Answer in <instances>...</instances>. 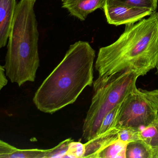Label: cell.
Here are the masks:
<instances>
[{"mask_svg": "<svg viewBox=\"0 0 158 158\" xmlns=\"http://www.w3.org/2000/svg\"><path fill=\"white\" fill-rule=\"evenodd\" d=\"M158 60V12L135 24L110 45L99 50L95 68L98 77L123 72L144 76L156 68Z\"/></svg>", "mask_w": 158, "mask_h": 158, "instance_id": "obj_1", "label": "cell"}, {"mask_svg": "<svg viewBox=\"0 0 158 158\" xmlns=\"http://www.w3.org/2000/svg\"><path fill=\"white\" fill-rule=\"evenodd\" d=\"M139 77L133 72H123L105 77H98L94 81V93L82 128L85 141L95 137L105 115L137 88Z\"/></svg>", "mask_w": 158, "mask_h": 158, "instance_id": "obj_4", "label": "cell"}, {"mask_svg": "<svg viewBox=\"0 0 158 158\" xmlns=\"http://www.w3.org/2000/svg\"><path fill=\"white\" fill-rule=\"evenodd\" d=\"M16 4V0H0L1 48L7 45Z\"/></svg>", "mask_w": 158, "mask_h": 158, "instance_id": "obj_8", "label": "cell"}, {"mask_svg": "<svg viewBox=\"0 0 158 158\" xmlns=\"http://www.w3.org/2000/svg\"><path fill=\"white\" fill-rule=\"evenodd\" d=\"M96 52L87 41L70 45L61 61L35 93L33 102L38 110L52 114L78 98L94 83Z\"/></svg>", "mask_w": 158, "mask_h": 158, "instance_id": "obj_2", "label": "cell"}, {"mask_svg": "<svg viewBox=\"0 0 158 158\" xmlns=\"http://www.w3.org/2000/svg\"><path fill=\"white\" fill-rule=\"evenodd\" d=\"M141 90L145 98L158 111V89L150 91L142 89Z\"/></svg>", "mask_w": 158, "mask_h": 158, "instance_id": "obj_19", "label": "cell"}, {"mask_svg": "<svg viewBox=\"0 0 158 158\" xmlns=\"http://www.w3.org/2000/svg\"><path fill=\"white\" fill-rule=\"evenodd\" d=\"M85 151V144L73 140L70 143L66 158H84Z\"/></svg>", "mask_w": 158, "mask_h": 158, "instance_id": "obj_18", "label": "cell"}, {"mask_svg": "<svg viewBox=\"0 0 158 158\" xmlns=\"http://www.w3.org/2000/svg\"><path fill=\"white\" fill-rule=\"evenodd\" d=\"M127 158H151L150 154L141 141L132 142L127 145Z\"/></svg>", "mask_w": 158, "mask_h": 158, "instance_id": "obj_14", "label": "cell"}, {"mask_svg": "<svg viewBox=\"0 0 158 158\" xmlns=\"http://www.w3.org/2000/svg\"><path fill=\"white\" fill-rule=\"evenodd\" d=\"M118 1L131 7L148 9L153 12L156 11L158 0H117Z\"/></svg>", "mask_w": 158, "mask_h": 158, "instance_id": "obj_17", "label": "cell"}, {"mask_svg": "<svg viewBox=\"0 0 158 158\" xmlns=\"http://www.w3.org/2000/svg\"><path fill=\"white\" fill-rule=\"evenodd\" d=\"M6 71L4 66L0 65V89L1 90L8 84Z\"/></svg>", "mask_w": 158, "mask_h": 158, "instance_id": "obj_20", "label": "cell"}, {"mask_svg": "<svg viewBox=\"0 0 158 158\" xmlns=\"http://www.w3.org/2000/svg\"><path fill=\"white\" fill-rule=\"evenodd\" d=\"M119 139L128 144L140 141V129L125 127L119 128Z\"/></svg>", "mask_w": 158, "mask_h": 158, "instance_id": "obj_16", "label": "cell"}, {"mask_svg": "<svg viewBox=\"0 0 158 158\" xmlns=\"http://www.w3.org/2000/svg\"><path fill=\"white\" fill-rule=\"evenodd\" d=\"M60 1L62 2V3H64V2L66 1V0H60Z\"/></svg>", "mask_w": 158, "mask_h": 158, "instance_id": "obj_22", "label": "cell"}, {"mask_svg": "<svg viewBox=\"0 0 158 158\" xmlns=\"http://www.w3.org/2000/svg\"><path fill=\"white\" fill-rule=\"evenodd\" d=\"M128 143L117 139L107 146L97 155V158H127V148Z\"/></svg>", "mask_w": 158, "mask_h": 158, "instance_id": "obj_12", "label": "cell"}, {"mask_svg": "<svg viewBox=\"0 0 158 158\" xmlns=\"http://www.w3.org/2000/svg\"><path fill=\"white\" fill-rule=\"evenodd\" d=\"M102 10L107 23L115 26L135 23L154 13L151 9L131 7L117 0H106Z\"/></svg>", "mask_w": 158, "mask_h": 158, "instance_id": "obj_6", "label": "cell"}, {"mask_svg": "<svg viewBox=\"0 0 158 158\" xmlns=\"http://www.w3.org/2000/svg\"><path fill=\"white\" fill-rule=\"evenodd\" d=\"M50 150V149H21L2 140L0 141L1 158H47Z\"/></svg>", "mask_w": 158, "mask_h": 158, "instance_id": "obj_10", "label": "cell"}, {"mask_svg": "<svg viewBox=\"0 0 158 158\" xmlns=\"http://www.w3.org/2000/svg\"><path fill=\"white\" fill-rule=\"evenodd\" d=\"M119 128L114 127L86 142L84 158H96L101 151L119 139Z\"/></svg>", "mask_w": 158, "mask_h": 158, "instance_id": "obj_9", "label": "cell"}, {"mask_svg": "<svg viewBox=\"0 0 158 158\" xmlns=\"http://www.w3.org/2000/svg\"><path fill=\"white\" fill-rule=\"evenodd\" d=\"M140 141L148 148L151 158H158V118L140 130Z\"/></svg>", "mask_w": 158, "mask_h": 158, "instance_id": "obj_11", "label": "cell"}, {"mask_svg": "<svg viewBox=\"0 0 158 158\" xmlns=\"http://www.w3.org/2000/svg\"><path fill=\"white\" fill-rule=\"evenodd\" d=\"M106 0H66L62 3L71 16L85 21L89 15L98 9H103Z\"/></svg>", "mask_w": 158, "mask_h": 158, "instance_id": "obj_7", "label": "cell"}, {"mask_svg": "<svg viewBox=\"0 0 158 158\" xmlns=\"http://www.w3.org/2000/svg\"><path fill=\"white\" fill-rule=\"evenodd\" d=\"M36 2L20 0L17 3L7 43L3 66L7 77L19 87L35 82L40 65Z\"/></svg>", "mask_w": 158, "mask_h": 158, "instance_id": "obj_3", "label": "cell"}, {"mask_svg": "<svg viewBox=\"0 0 158 158\" xmlns=\"http://www.w3.org/2000/svg\"><path fill=\"white\" fill-rule=\"evenodd\" d=\"M156 70H157V71H156V74L157 75L158 77V62H157V65H156Z\"/></svg>", "mask_w": 158, "mask_h": 158, "instance_id": "obj_21", "label": "cell"}, {"mask_svg": "<svg viewBox=\"0 0 158 158\" xmlns=\"http://www.w3.org/2000/svg\"><path fill=\"white\" fill-rule=\"evenodd\" d=\"M158 118V111L136 88L122 102L116 127L140 129Z\"/></svg>", "mask_w": 158, "mask_h": 158, "instance_id": "obj_5", "label": "cell"}, {"mask_svg": "<svg viewBox=\"0 0 158 158\" xmlns=\"http://www.w3.org/2000/svg\"><path fill=\"white\" fill-rule=\"evenodd\" d=\"M122 103V102L114 107L105 115L97 131L96 136L116 127Z\"/></svg>", "mask_w": 158, "mask_h": 158, "instance_id": "obj_13", "label": "cell"}, {"mask_svg": "<svg viewBox=\"0 0 158 158\" xmlns=\"http://www.w3.org/2000/svg\"></svg>", "mask_w": 158, "mask_h": 158, "instance_id": "obj_23", "label": "cell"}, {"mask_svg": "<svg viewBox=\"0 0 158 158\" xmlns=\"http://www.w3.org/2000/svg\"><path fill=\"white\" fill-rule=\"evenodd\" d=\"M73 140L72 139H67L60 142L56 147L51 148L47 158H66L70 143Z\"/></svg>", "mask_w": 158, "mask_h": 158, "instance_id": "obj_15", "label": "cell"}]
</instances>
